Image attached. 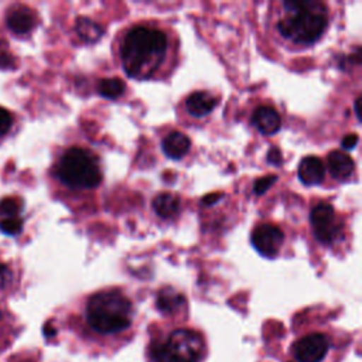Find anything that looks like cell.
<instances>
[{
    "mask_svg": "<svg viewBox=\"0 0 362 362\" xmlns=\"http://www.w3.org/2000/svg\"><path fill=\"white\" fill-rule=\"evenodd\" d=\"M358 141H359L358 136H356L355 133H352V134H346V136L342 139L341 146H342V148H345V150H351V148H354V147L358 144Z\"/></svg>",
    "mask_w": 362,
    "mask_h": 362,
    "instance_id": "25",
    "label": "cell"
},
{
    "mask_svg": "<svg viewBox=\"0 0 362 362\" xmlns=\"http://www.w3.org/2000/svg\"><path fill=\"white\" fill-rule=\"evenodd\" d=\"M281 161H283L281 151H280L277 147H272V148L267 151V163H269V164H273V165H280Z\"/></svg>",
    "mask_w": 362,
    "mask_h": 362,
    "instance_id": "24",
    "label": "cell"
},
{
    "mask_svg": "<svg viewBox=\"0 0 362 362\" xmlns=\"http://www.w3.org/2000/svg\"><path fill=\"white\" fill-rule=\"evenodd\" d=\"M132 303L120 291L109 290L93 294L86 304L88 324L100 334H115L132 322Z\"/></svg>",
    "mask_w": 362,
    "mask_h": 362,
    "instance_id": "3",
    "label": "cell"
},
{
    "mask_svg": "<svg viewBox=\"0 0 362 362\" xmlns=\"http://www.w3.org/2000/svg\"><path fill=\"white\" fill-rule=\"evenodd\" d=\"M284 16L277 23L279 33L296 44L315 42L328 25V10L320 1H284Z\"/></svg>",
    "mask_w": 362,
    "mask_h": 362,
    "instance_id": "2",
    "label": "cell"
},
{
    "mask_svg": "<svg viewBox=\"0 0 362 362\" xmlns=\"http://www.w3.org/2000/svg\"><path fill=\"white\" fill-rule=\"evenodd\" d=\"M167 35L153 27L130 28L120 45L123 71L133 79H147L156 74L167 54Z\"/></svg>",
    "mask_w": 362,
    "mask_h": 362,
    "instance_id": "1",
    "label": "cell"
},
{
    "mask_svg": "<svg viewBox=\"0 0 362 362\" xmlns=\"http://www.w3.org/2000/svg\"><path fill=\"white\" fill-rule=\"evenodd\" d=\"M98 92L106 99H117L124 92V83L119 78H103L98 82Z\"/></svg>",
    "mask_w": 362,
    "mask_h": 362,
    "instance_id": "18",
    "label": "cell"
},
{
    "mask_svg": "<svg viewBox=\"0 0 362 362\" xmlns=\"http://www.w3.org/2000/svg\"><path fill=\"white\" fill-rule=\"evenodd\" d=\"M6 23L14 34H27L34 28L35 17L28 7L17 6L7 13Z\"/></svg>",
    "mask_w": 362,
    "mask_h": 362,
    "instance_id": "10",
    "label": "cell"
},
{
    "mask_svg": "<svg viewBox=\"0 0 362 362\" xmlns=\"http://www.w3.org/2000/svg\"><path fill=\"white\" fill-rule=\"evenodd\" d=\"M57 175L62 184L75 189L95 188L102 181V171L98 157L82 147H72L64 153Z\"/></svg>",
    "mask_w": 362,
    "mask_h": 362,
    "instance_id": "4",
    "label": "cell"
},
{
    "mask_svg": "<svg viewBox=\"0 0 362 362\" xmlns=\"http://www.w3.org/2000/svg\"><path fill=\"white\" fill-rule=\"evenodd\" d=\"M23 229V221L18 216L13 218H4L0 222V230L7 235H17Z\"/></svg>",
    "mask_w": 362,
    "mask_h": 362,
    "instance_id": "20",
    "label": "cell"
},
{
    "mask_svg": "<svg viewBox=\"0 0 362 362\" xmlns=\"http://www.w3.org/2000/svg\"><path fill=\"white\" fill-rule=\"evenodd\" d=\"M327 163H328V170H329L331 175L338 181H344V180L349 178L355 168L354 160L346 153L339 151V150L331 151L328 154Z\"/></svg>",
    "mask_w": 362,
    "mask_h": 362,
    "instance_id": "12",
    "label": "cell"
},
{
    "mask_svg": "<svg viewBox=\"0 0 362 362\" xmlns=\"http://www.w3.org/2000/svg\"><path fill=\"white\" fill-rule=\"evenodd\" d=\"M13 273L6 264H0V288L7 287L11 283Z\"/></svg>",
    "mask_w": 362,
    "mask_h": 362,
    "instance_id": "23",
    "label": "cell"
},
{
    "mask_svg": "<svg viewBox=\"0 0 362 362\" xmlns=\"http://www.w3.org/2000/svg\"><path fill=\"white\" fill-rule=\"evenodd\" d=\"M14 65V61L8 52L0 51V68H11Z\"/></svg>",
    "mask_w": 362,
    "mask_h": 362,
    "instance_id": "27",
    "label": "cell"
},
{
    "mask_svg": "<svg viewBox=\"0 0 362 362\" xmlns=\"http://www.w3.org/2000/svg\"><path fill=\"white\" fill-rule=\"evenodd\" d=\"M189 146H191L189 139L181 132L168 133L161 143L164 154L173 160H178L184 157L188 153Z\"/></svg>",
    "mask_w": 362,
    "mask_h": 362,
    "instance_id": "14",
    "label": "cell"
},
{
    "mask_svg": "<svg viewBox=\"0 0 362 362\" xmlns=\"http://www.w3.org/2000/svg\"><path fill=\"white\" fill-rule=\"evenodd\" d=\"M181 303H184V297L173 287H165L160 290L156 300L157 308L163 313H174L181 305Z\"/></svg>",
    "mask_w": 362,
    "mask_h": 362,
    "instance_id": "16",
    "label": "cell"
},
{
    "mask_svg": "<svg viewBox=\"0 0 362 362\" xmlns=\"http://www.w3.org/2000/svg\"><path fill=\"white\" fill-rule=\"evenodd\" d=\"M277 180V175H266V177H262V178H257L255 185H253V191L256 195H262L264 194L270 187L272 184Z\"/></svg>",
    "mask_w": 362,
    "mask_h": 362,
    "instance_id": "21",
    "label": "cell"
},
{
    "mask_svg": "<svg viewBox=\"0 0 362 362\" xmlns=\"http://www.w3.org/2000/svg\"><path fill=\"white\" fill-rule=\"evenodd\" d=\"M359 98H356V100H355V103H354V109H355V115H356V117H358V120H361V117H359Z\"/></svg>",
    "mask_w": 362,
    "mask_h": 362,
    "instance_id": "28",
    "label": "cell"
},
{
    "mask_svg": "<svg viewBox=\"0 0 362 362\" xmlns=\"http://www.w3.org/2000/svg\"><path fill=\"white\" fill-rule=\"evenodd\" d=\"M204 352V342L192 329H175L164 341L154 344L151 356L154 362H198Z\"/></svg>",
    "mask_w": 362,
    "mask_h": 362,
    "instance_id": "5",
    "label": "cell"
},
{
    "mask_svg": "<svg viewBox=\"0 0 362 362\" xmlns=\"http://www.w3.org/2000/svg\"><path fill=\"white\" fill-rule=\"evenodd\" d=\"M250 239L252 245L262 256L274 257L280 252L284 242V235L279 226L263 223L253 229Z\"/></svg>",
    "mask_w": 362,
    "mask_h": 362,
    "instance_id": "7",
    "label": "cell"
},
{
    "mask_svg": "<svg viewBox=\"0 0 362 362\" xmlns=\"http://www.w3.org/2000/svg\"><path fill=\"white\" fill-rule=\"evenodd\" d=\"M21 209V202L17 198L8 197L0 201V215H4L6 218H13L18 215Z\"/></svg>",
    "mask_w": 362,
    "mask_h": 362,
    "instance_id": "19",
    "label": "cell"
},
{
    "mask_svg": "<svg viewBox=\"0 0 362 362\" xmlns=\"http://www.w3.org/2000/svg\"><path fill=\"white\" fill-rule=\"evenodd\" d=\"M324 175H325V167L318 157L308 156L301 160L298 165V178L304 185L320 184Z\"/></svg>",
    "mask_w": 362,
    "mask_h": 362,
    "instance_id": "11",
    "label": "cell"
},
{
    "mask_svg": "<svg viewBox=\"0 0 362 362\" xmlns=\"http://www.w3.org/2000/svg\"><path fill=\"white\" fill-rule=\"evenodd\" d=\"M328 346L324 334H308L294 344V356L300 362H321L328 352Z\"/></svg>",
    "mask_w": 362,
    "mask_h": 362,
    "instance_id": "8",
    "label": "cell"
},
{
    "mask_svg": "<svg viewBox=\"0 0 362 362\" xmlns=\"http://www.w3.org/2000/svg\"><path fill=\"white\" fill-rule=\"evenodd\" d=\"M180 204L181 202L177 195H174L171 192H163V194H158L153 199V209L158 216L168 219L178 214Z\"/></svg>",
    "mask_w": 362,
    "mask_h": 362,
    "instance_id": "15",
    "label": "cell"
},
{
    "mask_svg": "<svg viewBox=\"0 0 362 362\" xmlns=\"http://www.w3.org/2000/svg\"><path fill=\"white\" fill-rule=\"evenodd\" d=\"M223 198V194L222 192H212V194H208V195H205L202 199H201V202H202V205H205V206H211V205H214V204H216L219 199H222Z\"/></svg>",
    "mask_w": 362,
    "mask_h": 362,
    "instance_id": "26",
    "label": "cell"
},
{
    "mask_svg": "<svg viewBox=\"0 0 362 362\" xmlns=\"http://www.w3.org/2000/svg\"><path fill=\"white\" fill-rule=\"evenodd\" d=\"M253 126L264 136H272L280 130L281 119L272 106H259L252 115Z\"/></svg>",
    "mask_w": 362,
    "mask_h": 362,
    "instance_id": "9",
    "label": "cell"
},
{
    "mask_svg": "<svg viewBox=\"0 0 362 362\" xmlns=\"http://www.w3.org/2000/svg\"><path fill=\"white\" fill-rule=\"evenodd\" d=\"M75 30H76V34L85 42H95L103 34L102 27L98 23L92 21L90 18H88V17H79L76 20V23H75Z\"/></svg>",
    "mask_w": 362,
    "mask_h": 362,
    "instance_id": "17",
    "label": "cell"
},
{
    "mask_svg": "<svg viewBox=\"0 0 362 362\" xmlns=\"http://www.w3.org/2000/svg\"><path fill=\"white\" fill-rule=\"evenodd\" d=\"M310 221L315 239L324 245H329L342 236V228L337 222L334 208L329 204L315 205L311 209Z\"/></svg>",
    "mask_w": 362,
    "mask_h": 362,
    "instance_id": "6",
    "label": "cell"
},
{
    "mask_svg": "<svg viewBox=\"0 0 362 362\" xmlns=\"http://www.w3.org/2000/svg\"><path fill=\"white\" fill-rule=\"evenodd\" d=\"M185 106H187V110L189 115H192L195 117H202L214 110V107L216 106V100L211 93L198 90V92L191 93L187 98Z\"/></svg>",
    "mask_w": 362,
    "mask_h": 362,
    "instance_id": "13",
    "label": "cell"
},
{
    "mask_svg": "<svg viewBox=\"0 0 362 362\" xmlns=\"http://www.w3.org/2000/svg\"><path fill=\"white\" fill-rule=\"evenodd\" d=\"M11 115L8 110L0 107V136H4L11 127Z\"/></svg>",
    "mask_w": 362,
    "mask_h": 362,
    "instance_id": "22",
    "label": "cell"
}]
</instances>
